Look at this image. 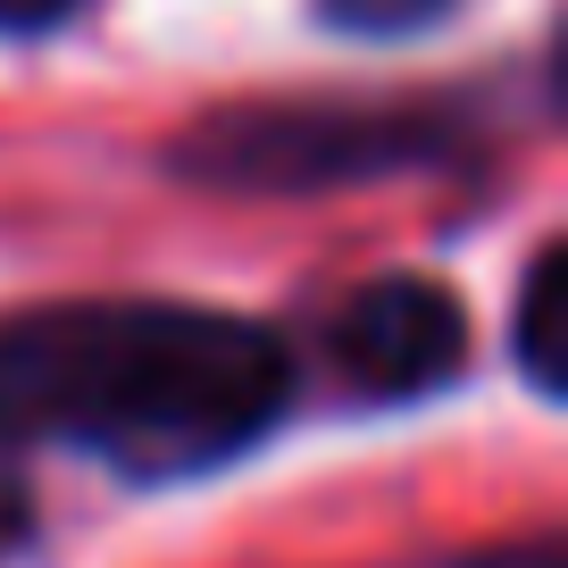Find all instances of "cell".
Wrapping results in <instances>:
<instances>
[{
  "mask_svg": "<svg viewBox=\"0 0 568 568\" xmlns=\"http://www.w3.org/2000/svg\"><path fill=\"white\" fill-rule=\"evenodd\" d=\"M284 393V343L217 310L75 302L0 326V435L101 452L134 477L234 460L267 435Z\"/></svg>",
  "mask_w": 568,
  "mask_h": 568,
  "instance_id": "cell-1",
  "label": "cell"
},
{
  "mask_svg": "<svg viewBox=\"0 0 568 568\" xmlns=\"http://www.w3.org/2000/svg\"><path fill=\"white\" fill-rule=\"evenodd\" d=\"M444 151L435 118H376V109H226L176 142L184 176L251 184V193H302V184L385 176Z\"/></svg>",
  "mask_w": 568,
  "mask_h": 568,
  "instance_id": "cell-2",
  "label": "cell"
},
{
  "mask_svg": "<svg viewBox=\"0 0 568 568\" xmlns=\"http://www.w3.org/2000/svg\"><path fill=\"white\" fill-rule=\"evenodd\" d=\"M460 359H468V310L460 293L426 276H385L368 293H352L335 318V368L376 402L435 393L444 376H460Z\"/></svg>",
  "mask_w": 568,
  "mask_h": 568,
  "instance_id": "cell-3",
  "label": "cell"
},
{
  "mask_svg": "<svg viewBox=\"0 0 568 568\" xmlns=\"http://www.w3.org/2000/svg\"><path fill=\"white\" fill-rule=\"evenodd\" d=\"M560 359H568V251H535L527 293H518V368L535 376V393H560Z\"/></svg>",
  "mask_w": 568,
  "mask_h": 568,
  "instance_id": "cell-4",
  "label": "cell"
},
{
  "mask_svg": "<svg viewBox=\"0 0 568 568\" xmlns=\"http://www.w3.org/2000/svg\"><path fill=\"white\" fill-rule=\"evenodd\" d=\"M318 9L343 34H409V26H435L452 0H318Z\"/></svg>",
  "mask_w": 568,
  "mask_h": 568,
  "instance_id": "cell-5",
  "label": "cell"
},
{
  "mask_svg": "<svg viewBox=\"0 0 568 568\" xmlns=\"http://www.w3.org/2000/svg\"><path fill=\"white\" fill-rule=\"evenodd\" d=\"M68 9H75V0H0V26H9V34H26V26H59Z\"/></svg>",
  "mask_w": 568,
  "mask_h": 568,
  "instance_id": "cell-6",
  "label": "cell"
},
{
  "mask_svg": "<svg viewBox=\"0 0 568 568\" xmlns=\"http://www.w3.org/2000/svg\"><path fill=\"white\" fill-rule=\"evenodd\" d=\"M18 535H26V485L9 477V460H0V551L18 544Z\"/></svg>",
  "mask_w": 568,
  "mask_h": 568,
  "instance_id": "cell-7",
  "label": "cell"
}]
</instances>
